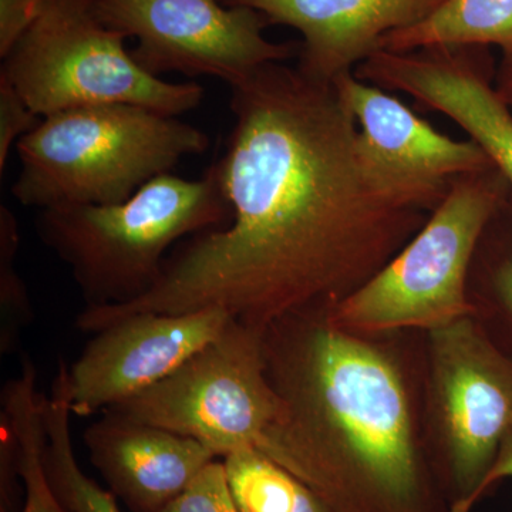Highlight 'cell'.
Instances as JSON below:
<instances>
[{
	"mask_svg": "<svg viewBox=\"0 0 512 512\" xmlns=\"http://www.w3.org/2000/svg\"><path fill=\"white\" fill-rule=\"evenodd\" d=\"M229 87L235 123L214 165L231 220L175 249L160 281L136 301L84 308L80 332L137 313L208 308L265 329L293 313L333 308L429 220L431 212L363 163L355 117L335 84L269 63Z\"/></svg>",
	"mask_w": 512,
	"mask_h": 512,
	"instance_id": "6da1fadb",
	"label": "cell"
},
{
	"mask_svg": "<svg viewBox=\"0 0 512 512\" xmlns=\"http://www.w3.org/2000/svg\"><path fill=\"white\" fill-rule=\"evenodd\" d=\"M281 414L258 450L333 512H450L427 457L424 332L360 335L329 308L264 329Z\"/></svg>",
	"mask_w": 512,
	"mask_h": 512,
	"instance_id": "7a4b0ae2",
	"label": "cell"
},
{
	"mask_svg": "<svg viewBox=\"0 0 512 512\" xmlns=\"http://www.w3.org/2000/svg\"><path fill=\"white\" fill-rule=\"evenodd\" d=\"M229 220L212 165L198 180L160 175L120 204L40 211L36 231L69 268L86 308H100L146 295L160 281L168 249Z\"/></svg>",
	"mask_w": 512,
	"mask_h": 512,
	"instance_id": "3957f363",
	"label": "cell"
},
{
	"mask_svg": "<svg viewBox=\"0 0 512 512\" xmlns=\"http://www.w3.org/2000/svg\"><path fill=\"white\" fill-rule=\"evenodd\" d=\"M208 143L200 128L133 104L57 111L16 144L22 170L12 194L40 211L120 204Z\"/></svg>",
	"mask_w": 512,
	"mask_h": 512,
	"instance_id": "277c9868",
	"label": "cell"
},
{
	"mask_svg": "<svg viewBox=\"0 0 512 512\" xmlns=\"http://www.w3.org/2000/svg\"><path fill=\"white\" fill-rule=\"evenodd\" d=\"M494 167L461 175L423 228L362 288L329 308L360 335L443 328L471 316L468 275L485 227L510 194Z\"/></svg>",
	"mask_w": 512,
	"mask_h": 512,
	"instance_id": "5b68a950",
	"label": "cell"
},
{
	"mask_svg": "<svg viewBox=\"0 0 512 512\" xmlns=\"http://www.w3.org/2000/svg\"><path fill=\"white\" fill-rule=\"evenodd\" d=\"M126 39L97 18L96 0H46L0 74L40 117L101 104H133L177 117L200 106V84L148 73L126 49Z\"/></svg>",
	"mask_w": 512,
	"mask_h": 512,
	"instance_id": "8992f818",
	"label": "cell"
},
{
	"mask_svg": "<svg viewBox=\"0 0 512 512\" xmlns=\"http://www.w3.org/2000/svg\"><path fill=\"white\" fill-rule=\"evenodd\" d=\"M423 426L450 512L473 511L512 433V359L473 316L424 332Z\"/></svg>",
	"mask_w": 512,
	"mask_h": 512,
	"instance_id": "52a82bcc",
	"label": "cell"
},
{
	"mask_svg": "<svg viewBox=\"0 0 512 512\" xmlns=\"http://www.w3.org/2000/svg\"><path fill=\"white\" fill-rule=\"evenodd\" d=\"M104 413L190 437L218 458L258 447L281 414L266 376L264 329L232 319L161 382Z\"/></svg>",
	"mask_w": 512,
	"mask_h": 512,
	"instance_id": "ba28073f",
	"label": "cell"
},
{
	"mask_svg": "<svg viewBox=\"0 0 512 512\" xmlns=\"http://www.w3.org/2000/svg\"><path fill=\"white\" fill-rule=\"evenodd\" d=\"M96 15L137 40L131 56L157 77L212 76L231 86L258 67L299 55L296 43L266 39L262 13L220 0H96Z\"/></svg>",
	"mask_w": 512,
	"mask_h": 512,
	"instance_id": "9c48e42d",
	"label": "cell"
},
{
	"mask_svg": "<svg viewBox=\"0 0 512 512\" xmlns=\"http://www.w3.org/2000/svg\"><path fill=\"white\" fill-rule=\"evenodd\" d=\"M231 315L208 308L184 313H137L93 333L80 356L60 360L74 416L104 413L173 373L218 338Z\"/></svg>",
	"mask_w": 512,
	"mask_h": 512,
	"instance_id": "30bf717a",
	"label": "cell"
},
{
	"mask_svg": "<svg viewBox=\"0 0 512 512\" xmlns=\"http://www.w3.org/2000/svg\"><path fill=\"white\" fill-rule=\"evenodd\" d=\"M333 84L355 117L363 163L414 207L433 212L454 180L493 167L474 141L440 133L397 97L355 72Z\"/></svg>",
	"mask_w": 512,
	"mask_h": 512,
	"instance_id": "8fae6325",
	"label": "cell"
},
{
	"mask_svg": "<svg viewBox=\"0 0 512 512\" xmlns=\"http://www.w3.org/2000/svg\"><path fill=\"white\" fill-rule=\"evenodd\" d=\"M490 47L437 46L409 52L377 50L355 70L387 92H403L439 111L484 151L510 185L512 110L495 87Z\"/></svg>",
	"mask_w": 512,
	"mask_h": 512,
	"instance_id": "7c38bea8",
	"label": "cell"
},
{
	"mask_svg": "<svg viewBox=\"0 0 512 512\" xmlns=\"http://www.w3.org/2000/svg\"><path fill=\"white\" fill-rule=\"evenodd\" d=\"M254 9L269 25L302 35L298 69L319 82L335 83L380 50L383 37L429 16L443 0H220Z\"/></svg>",
	"mask_w": 512,
	"mask_h": 512,
	"instance_id": "4fadbf2b",
	"label": "cell"
},
{
	"mask_svg": "<svg viewBox=\"0 0 512 512\" xmlns=\"http://www.w3.org/2000/svg\"><path fill=\"white\" fill-rule=\"evenodd\" d=\"M83 433L90 461L134 512H160L217 456L200 441L101 413Z\"/></svg>",
	"mask_w": 512,
	"mask_h": 512,
	"instance_id": "5bb4252c",
	"label": "cell"
},
{
	"mask_svg": "<svg viewBox=\"0 0 512 512\" xmlns=\"http://www.w3.org/2000/svg\"><path fill=\"white\" fill-rule=\"evenodd\" d=\"M437 46H495L512 57V0H443L429 16L380 43L389 52Z\"/></svg>",
	"mask_w": 512,
	"mask_h": 512,
	"instance_id": "9a60e30c",
	"label": "cell"
},
{
	"mask_svg": "<svg viewBox=\"0 0 512 512\" xmlns=\"http://www.w3.org/2000/svg\"><path fill=\"white\" fill-rule=\"evenodd\" d=\"M511 192V191H510ZM471 316L488 339L512 359V197L493 215L468 275Z\"/></svg>",
	"mask_w": 512,
	"mask_h": 512,
	"instance_id": "2e32d148",
	"label": "cell"
},
{
	"mask_svg": "<svg viewBox=\"0 0 512 512\" xmlns=\"http://www.w3.org/2000/svg\"><path fill=\"white\" fill-rule=\"evenodd\" d=\"M43 396L36 390L35 363L23 355L22 373L3 387L0 420H5L15 434L18 474L26 493L22 512H66L47 473Z\"/></svg>",
	"mask_w": 512,
	"mask_h": 512,
	"instance_id": "e0dca14e",
	"label": "cell"
},
{
	"mask_svg": "<svg viewBox=\"0 0 512 512\" xmlns=\"http://www.w3.org/2000/svg\"><path fill=\"white\" fill-rule=\"evenodd\" d=\"M47 447L46 466L50 484L66 512H121L117 498L87 477L74 453L70 434V410L62 370L52 386V394L43 396Z\"/></svg>",
	"mask_w": 512,
	"mask_h": 512,
	"instance_id": "ac0fdd59",
	"label": "cell"
},
{
	"mask_svg": "<svg viewBox=\"0 0 512 512\" xmlns=\"http://www.w3.org/2000/svg\"><path fill=\"white\" fill-rule=\"evenodd\" d=\"M239 512H333L315 491L258 448L222 458Z\"/></svg>",
	"mask_w": 512,
	"mask_h": 512,
	"instance_id": "d6986e66",
	"label": "cell"
},
{
	"mask_svg": "<svg viewBox=\"0 0 512 512\" xmlns=\"http://www.w3.org/2000/svg\"><path fill=\"white\" fill-rule=\"evenodd\" d=\"M20 244L15 214L0 205V355L19 352L23 333L35 320L28 286L16 271Z\"/></svg>",
	"mask_w": 512,
	"mask_h": 512,
	"instance_id": "ffe728a7",
	"label": "cell"
},
{
	"mask_svg": "<svg viewBox=\"0 0 512 512\" xmlns=\"http://www.w3.org/2000/svg\"><path fill=\"white\" fill-rule=\"evenodd\" d=\"M160 512H239L229 490L222 458L211 461L183 493Z\"/></svg>",
	"mask_w": 512,
	"mask_h": 512,
	"instance_id": "44dd1931",
	"label": "cell"
},
{
	"mask_svg": "<svg viewBox=\"0 0 512 512\" xmlns=\"http://www.w3.org/2000/svg\"><path fill=\"white\" fill-rule=\"evenodd\" d=\"M37 116L12 83L0 74V173L5 171L10 150L39 124Z\"/></svg>",
	"mask_w": 512,
	"mask_h": 512,
	"instance_id": "7402d4cb",
	"label": "cell"
},
{
	"mask_svg": "<svg viewBox=\"0 0 512 512\" xmlns=\"http://www.w3.org/2000/svg\"><path fill=\"white\" fill-rule=\"evenodd\" d=\"M46 0H0V56L10 50L28 32L42 12Z\"/></svg>",
	"mask_w": 512,
	"mask_h": 512,
	"instance_id": "603a6c76",
	"label": "cell"
},
{
	"mask_svg": "<svg viewBox=\"0 0 512 512\" xmlns=\"http://www.w3.org/2000/svg\"><path fill=\"white\" fill-rule=\"evenodd\" d=\"M512 478V433L508 434L501 444L500 451H498L497 460H495L490 474L485 478L483 488H481V498L488 493V490L494 487L498 481L503 478Z\"/></svg>",
	"mask_w": 512,
	"mask_h": 512,
	"instance_id": "cb8c5ba5",
	"label": "cell"
},
{
	"mask_svg": "<svg viewBox=\"0 0 512 512\" xmlns=\"http://www.w3.org/2000/svg\"><path fill=\"white\" fill-rule=\"evenodd\" d=\"M495 87L512 110V57H503L495 72Z\"/></svg>",
	"mask_w": 512,
	"mask_h": 512,
	"instance_id": "d4e9b609",
	"label": "cell"
}]
</instances>
